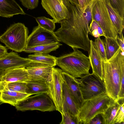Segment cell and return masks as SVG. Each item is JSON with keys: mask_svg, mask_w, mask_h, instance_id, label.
Returning a JSON list of instances; mask_svg holds the SVG:
<instances>
[{"mask_svg": "<svg viewBox=\"0 0 124 124\" xmlns=\"http://www.w3.org/2000/svg\"><path fill=\"white\" fill-rule=\"evenodd\" d=\"M98 0H92L87 6L80 8L71 4L68 17L61 23V27L54 32L60 41L71 47L89 52L90 40L89 26L92 21V12Z\"/></svg>", "mask_w": 124, "mask_h": 124, "instance_id": "cell-1", "label": "cell"}, {"mask_svg": "<svg viewBox=\"0 0 124 124\" xmlns=\"http://www.w3.org/2000/svg\"><path fill=\"white\" fill-rule=\"evenodd\" d=\"M102 60L106 93L115 101H119L121 81L124 75V52L119 47L110 58Z\"/></svg>", "mask_w": 124, "mask_h": 124, "instance_id": "cell-2", "label": "cell"}, {"mask_svg": "<svg viewBox=\"0 0 124 124\" xmlns=\"http://www.w3.org/2000/svg\"><path fill=\"white\" fill-rule=\"evenodd\" d=\"M56 63L63 72L75 78H81L89 74L91 67L89 57L78 49L57 57Z\"/></svg>", "mask_w": 124, "mask_h": 124, "instance_id": "cell-3", "label": "cell"}, {"mask_svg": "<svg viewBox=\"0 0 124 124\" xmlns=\"http://www.w3.org/2000/svg\"><path fill=\"white\" fill-rule=\"evenodd\" d=\"M114 101L106 93L84 100L78 110V124H90L97 115L104 113Z\"/></svg>", "mask_w": 124, "mask_h": 124, "instance_id": "cell-4", "label": "cell"}, {"mask_svg": "<svg viewBox=\"0 0 124 124\" xmlns=\"http://www.w3.org/2000/svg\"><path fill=\"white\" fill-rule=\"evenodd\" d=\"M29 33L28 28L24 24L15 23L0 36V41L8 49L21 52L25 48Z\"/></svg>", "mask_w": 124, "mask_h": 124, "instance_id": "cell-5", "label": "cell"}, {"mask_svg": "<svg viewBox=\"0 0 124 124\" xmlns=\"http://www.w3.org/2000/svg\"><path fill=\"white\" fill-rule=\"evenodd\" d=\"M61 69L53 67L46 82L48 86L47 94L53 101L56 110L63 114V87L64 80Z\"/></svg>", "mask_w": 124, "mask_h": 124, "instance_id": "cell-6", "label": "cell"}, {"mask_svg": "<svg viewBox=\"0 0 124 124\" xmlns=\"http://www.w3.org/2000/svg\"><path fill=\"white\" fill-rule=\"evenodd\" d=\"M17 111L38 110L52 111L56 110L52 100L46 94L42 93L28 96L19 102L15 106Z\"/></svg>", "mask_w": 124, "mask_h": 124, "instance_id": "cell-7", "label": "cell"}, {"mask_svg": "<svg viewBox=\"0 0 124 124\" xmlns=\"http://www.w3.org/2000/svg\"><path fill=\"white\" fill-rule=\"evenodd\" d=\"M92 19L95 21L102 29L105 37L116 39L118 35L110 18L106 7L105 0H98L94 6Z\"/></svg>", "mask_w": 124, "mask_h": 124, "instance_id": "cell-8", "label": "cell"}, {"mask_svg": "<svg viewBox=\"0 0 124 124\" xmlns=\"http://www.w3.org/2000/svg\"><path fill=\"white\" fill-rule=\"evenodd\" d=\"M77 79L84 101L106 93L103 80L93 73Z\"/></svg>", "mask_w": 124, "mask_h": 124, "instance_id": "cell-9", "label": "cell"}, {"mask_svg": "<svg viewBox=\"0 0 124 124\" xmlns=\"http://www.w3.org/2000/svg\"><path fill=\"white\" fill-rule=\"evenodd\" d=\"M72 4L70 0H41L43 8L55 23H61L68 17Z\"/></svg>", "mask_w": 124, "mask_h": 124, "instance_id": "cell-10", "label": "cell"}, {"mask_svg": "<svg viewBox=\"0 0 124 124\" xmlns=\"http://www.w3.org/2000/svg\"><path fill=\"white\" fill-rule=\"evenodd\" d=\"M60 42L54 32L46 30L38 25L33 27L31 33L28 36L25 48L60 43Z\"/></svg>", "mask_w": 124, "mask_h": 124, "instance_id": "cell-11", "label": "cell"}, {"mask_svg": "<svg viewBox=\"0 0 124 124\" xmlns=\"http://www.w3.org/2000/svg\"><path fill=\"white\" fill-rule=\"evenodd\" d=\"M32 62L28 58L22 57L17 53L12 51L0 58V69L4 70L15 67H26Z\"/></svg>", "mask_w": 124, "mask_h": 124, "instance_id": "cell-12", "label": "cell"}, {"mask_svg": "<svg viewBox=\"0 0 124 124\" xmlns=\"http://www.w3.org/2000/svg\"><path fill=\"white\" fill-rule=\"evenodd\" d=\"M53 67L32 61L25 67V69L29 75L30 80H46Z\"/></svg>", "mask_w": 124, "mask_h": 124, "instance_id": "cell-13", "label": "cell"}, {"mask_svg": "<svg viewBox=\"0 0 124 124\" xmlns=\"http://www.w3.org/2000/svg\"><path fill=\"white\" fill-rule=\"evenodd\" d=\"M64 82L75 103L78 110L84 101L76 78L62 71Z\"/></svg>", "mask_w": 124, "mask_h": 124, "instance_id": "cell-14", "label": "cell"}, {"mask_svg": "<svg viewBox=\"0 0 124 124\" xmlns=\"http://www.w3.org/2000/svg\"><path fill=\"white\" fill-rule=\"evenodd\" d=\"M29 80L25 67H15L4 70L0 82L2 83L16 82H26Z\"/></svg>", "mask_w": 124, "mask_h": 124, "instance_id": "cell-15", "label": "cell"}, {"mask_svg": "<svg viewBox=\"0 0 124 124\" xmlns=\"http://www.w3.org/2000/svg\"><path fill=\"white\" fill-rule=\"evenodd\" d=\"M18 14L26 13L15 0H0V16L9 18Z\"/></svg>", "mask_w": 124, "mask_h": 124, "instance_id": "cell-16", "label": "cell"}, {"mask_svg": "<svg viewBox=\"0 0 124 124\" xmlns=\"http://www.w3.org/2000/svg\"><path fill=\"white\" fill-rule=\"evenodd\" d=\"M88 53L92 73L97 75L103 80V72L102 59L95 47L93 41L92 40H90V49Z\"/></svg>", "mask_w": 124, "mask_h": 124, "instance_id": "cell-17", "label": "cell"}, {"mask_svg": "<svg viewBox=\"0 0 124 124\" xmlns=\"http://www.w3.org/2000/svg\"><path fill=\"white\" fill-rule=\"evenodd\" d=\"M31 94L4 89H0V101L15 106L18 103Z\"/></svg>", "mask_w": 124, "mask_h": 124, "instance_id": "cell-18", "label": "cell"}, {"mask_svg": "<svg viewBox=\"0 0 124 124\" xmlns=\"http://www.w3.org/2000/svg\"><path fill=\"white\" fill-rule=\"evenodd\" d=\"M62 87L63 114L65 112H68L77 119L78 123V110L64 81L62 84Z\"/></svg>", "mask_w": 124, "mask_h": 124, "instance_id": "cell-19", "label": "cell"}, {"mask_svg": "<svg viewBox=\"0 0 124 124\" xmlns=\"http://www.w3.org/2000/svg\"><path fill=\"white\" fill-rule=\"evenodd\" d=\"M106 5L110 17L118 34H121L124 28V18L120 15L111 5L108 0H105Z\"/></svg>", "mask_w": 124, "mask_h": 124, "instance_id": "cell-20", "label": "cell"}, {"mask_svg": "<svg viewBox=\"0 0 124 124\" xmlns=\"http://www.w3.org/2000/svg\"><path fill=\"white\" fill-rule=\"evenodd\" d=\"M26 82L27 94L31 95L42 93L47 94L48 89L46 80H30Z\"/></svg>", "mask_w": 124, "mask_h": 124, "instance_id": "cell-21", "label": "cell"}, {"mask_svg": "<svg viewBox=\"0 0 124 124\" xmlns=\"http://www.w3.org/2000/svg\"><path fill=\"white\" fill-rule=\"evenodd\" d=\"M121 104L114 101L104 113L100 114L103 124H113L114 120Z\"/></svg>", "mask_w": 124, "mask_h": 124, "instance_id": "cell-22", "label": "cell"}, {"mask_svg": "<svg viewBox=\"0 0 124 124\" xmlns=\"http://www.w3.org/2000/svg\"><path fill=\"white\" fill-rule=\"evenodd\" d=\"M28 58L33 62H39L54 67L56 65L57 57L47 54L34 53L30 54Z\"/></svg>", "mask_w": 124, "mask_h": 124, "instance_id": "cell-23", "label": "cell"}, {"mask_svg": "<svg viewBox=\"0 0 124 124\" xmlns=\"http://www.w3.org/2000/svg\"><path fill=\"white\" fill-rule=\"evenodd\" d=\"M62 45L60 43L40 45L31 48H25L23 51L28 53L48 54L56 50Z\"/></svg>", "mask_w": 124, "mask_h": 124, "instance_id": "cell-24", "label": "cell"}, {"mask_svg": "<svg viewBox=\"0 0 124 124\" xmlns=\"http://www.w3.org/2000/svg\"><path fill=\"white\" fill-rule=\"evenodd\" d=\"M1 89L27 93V83L25 82H16L5 83H1L0 82V89Z\"/></svg>", "mask_w": 124, "mask_h": 124, "instance_id": "cell-25", "label": "cell"}, {"mask_svg": "<svg viewBox=\"0 0 124 124\" xmlns=\"http://www.w3.org/2000/svg\"><path fill=\"white\" fill-rule=\"evenodd\" d=\"M105 49L106 58L108 60L114 54L120 46L116 39L105 37Z\"/></svg>", "mask_w": 124, "mask_h": 124, "instance_id": "cell-26", "label": "cell"}, {"mask_svg": "<svg viewBox=\"0 0 124 124\" xmlns=\"http://www.w3.org/2000/svg\"><path fill=\"white\" fill-rule=\"evenodd\" d=\"M35 19L39 26L46 30L54 32L55 28V23L53 19L44 16L38 17Z\"/></svg>", "mask_w": 124, "mask_h": 124, "instance_id": "cell-27", "label": "cell"}, {"mask_svg": "<svg viewBox=\"0 0 124 124\" xmlns=\"http://www.w3.org/2000/svg\"><path fill=\"white\" fill-rule=\"evenodd\" d=\"M88 33L96 38L101 36L105 37L101 28L95 21L92 19L89 26Z\"/></svg>", "mask_w": 124, "mask_h": 124, "instance_id": "cell-28", "label": "cell"}, {"mask_svg": "<svg viewBox=\"0 0 124 124\" xmlns=\"http://www.w3.org/2000/svg\"><path fill=\"white\" fill-rule=\"evenodd\" d=\"M93 43L102 59L104 60H107L105 46L103 40L100 38V37H99L95 39Z\"/></svg>", "mask_w": 124, "mask_h": 124, "instance_id": "cell-29", "label": "cell"}, {"mask_svg": "<svg viewBox=\"0 0 124 124\" xmlns=\"http://www.w3.org/2000/svg\"><path fill=\"white\" fill-rule=\"evenodd\" d=\"M111 6L124 18V0H108Z\"/></svg>", "mask_w": 124, "mask_h": 124, "instance_id": "cell-30", "label": "cell"}, {"mask_svg": "<svg viewBox=\"0 0 124 124\" xmlns=\"http://www.w3.org/2000/svg\"><path fill=\"white\" fill-rule=\"evenodd\" d=\"M61 115L62 118L60 124H78L77 119L68 112H64Z\"/></svg>", "mask_w": 124, "mask_h": 124, "instance_id": "cell-31", "label": "cell"}, {"mask_svg": "<svg viewBox=\"0 0 124 124\" xmlns=\"http://www.w3.org/2000/svg\"><path fill=\"white\" fill-rule=\"evenodd\" d=\"M124 103L121 104L119 109L114 119L113 124L124 123Z\"/></svg>", "mask_w": 124, "mask_h": 124, "instance_id": "cell-32", "label": "cell"}, {"mask_svg": "<svg viewBox=\"0 0 124 124\" xmlns=\"http://www.w3.org/2000/svg\"><path fill=\"white\" fill-rule=\"evenodd\" d=\"M22 5L25 8L33 9L37 8L39 0H19Z\"/></svg>", "mask_w": 124, "mask_h": 124, "instance_id": "cell-33", "label": "cell"}, {"mask_svg": "<svg viewBox=\"0 0 124 124\" xmlns=\"http://www.w3.org/2000/svg\"><path fill=\"white\" fill-rule=\"evenodd\" d=\"M116 39L121 51L124 52V41L122 33L119 35H118Z\"/></svg>", "mask_w": 124, "mask_h": 124, "instance_id": "cell-34", "label": "cell"}, {"mask_svg": "<svg viewBox=\"0 0 124 124\" xmlns=\"http://www.w3.org/2000/svg\"><path fill=\"white\" fill-rule=\"evenodd\" d=\"M99 115H97L91 121L90 124H101L102 123V119H101V118Z\"/></svg>", "mask_w": 124, "mask_h": 124, "instance_id": "cell-35", "label": "cell"}, {"mask_svg": "<svg viewBox=\"0 0 124 124\" xmlns=\"http://www.w3.org/2000/svg\"><path fill=\"white\" fill-rule=\"evenodd\" d=\"M8 53L7 47L0 44V58L6 55Z\"/></svg>", "mask_w": 124, "mask_h": 124, "instance_id": "cell-36", "label": "cell"}, {"mask_svg": "<svg viewBox=\"0 0 124 124\" xmlns=\"http://www.w3.org/2000/svg\"><path fill=\"white\" fill-rule=\"evenodd\" d=\"M92 0H78V5L80 8H83L88 5Z\"/></svg>", "mask_w": 124, "mask_h": 124, "instance_id": "cell-37", "label": "cell"}, {"mask_svg": "<svg viewBox=\"0 0 124 124\" xmlns=\"http://www.w3.org/2000/svg\"><path fill=\"white\" fill-rule=\"evenodd\" d=\"M72 4L74 5H78V0H70Z\"/></svg>", "mask_w": 124, "mask_h": 124, "instance_id": "cell-38", "label": "cell"}, {"mask_svg": "<svg viewBox=\"0 0 124 124\" xmlns=\"http://www.w3.org/2000/svg\"><path fill=\"white\" fill-rule=\"evenodd\" d=\"M4 70L0 69V81H1V77L3 73Z\"/></svg>", "mask_w": 124, "mask_h": 124, "instance_id": "cell-39", "label": "cell"}]
</instances>
